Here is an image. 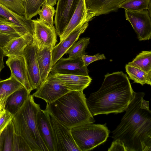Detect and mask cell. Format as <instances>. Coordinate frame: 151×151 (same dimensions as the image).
<instances>
[{"mask_svg":"<svg viewBox=\"0 0 151 151\" xmlns=\"http://www.w3.org/2000/svg\"><path fill=\"white\" fill-rule=\"evenodd\" d=\"M143 92H134L125 113L111 137L123 142L126 151H151V111Z\"/></svg>","mask_w":151,"mask_h":151,"instance_id":"1","label":"cell"},{"mask_svg":"<svg viewBox=\"0 0 151 151\" xmlns=\"http://www.w3.org/2000/svg\"><path fill=\"white\" fill-rule=\"evenodd\" d=\"M101 86L86 99L93 116L122 112L133 98L134 91L127 75L122 71L108 73Z\"/></svg>","mask_w":151,"mask_h":151,"instance_id":"2","label":"cell"},{"mask_svg":"<svg viewBox=\"0 0 151 151\" xmlns=\"http://www.w3.org/2000/svg\"><path fill=\"white\" fill-rule=\"evenodd\" d=\"M83 91H70L54 102L47 104L49 114L68 128L93 123V116L88 107Z\"/></svg>","mask_w":151,"mask_h":151,"instance_id":"3","label":"cell"},{"mask_svg":"<svg viewBox=\"0 0 151 151\" xmlns=\"http://www.w3.org/2000/svg\"><path fill=\"white\" fill-rule=\"evenodd\" d=\"M40 109L30 94L12 119L15 132L25 140L32 151H48L38 129L37 115Z\"/></svg>","mask_w":151,"mask_h":151,"instance_id":"4","label":"cell"},{"mask_svg":"<svg viewBox=\"0 0 151 151\" xmlns=\"http://www.w3.org/2000/svg\"><path fill=\"white\" fill-rule=\"evenodd\" d=\"M71 133L80 151L91 150L105 142L109 131L104 124L89 123L74 127Z\"/></svg>","mask_w":151,"mask_h":151,"instance_id":"5","label":"cell"},{"mask_svg":"<svg viewBox=\"0 0 151 151\" xmlns=\"http://www.w3.org/2000/svg\"><path fill=\"white\" fill-rule=\"evenodd\" d=\"M127 20L131 24L140 41L148 40L151 37V15L147 9L140 11L125 10Z\"/></svg>","mask_w":151,"mask_h":151,"instance_id":"6","label":"cell"},{"mask_svg":"<svg viewBox=\"0 0 151 151\" xmlns=\"http://www.w3.org/2000/svg\"><path fill=\"white\" fill-rule=\"evenodd\" d=\"M70 91L50 73L46 80L32 95L44 100L47 104H50Z\"/></svg>","mask_w":151,"mask_h":151,"instance_id":"7","label":"cell"},{"mask_svg":"<svg viewBox=\"0 0 151 151\" xmlns=\"http://www.w3.org/2000/svg\"><path fill=\"white\" fill-rule=\"evenodd\" d=\"M50 117L55 144V151H80L73 139L71 129L50 115Z\"/></svg>","mask_w":151,"mask_h":151,"instance_id":"8","label":"cell"},{"mask_svg":"<svg viewBox=\"0 0 151 151\" xmlns=\"http://www.w3.org/2000/svg\"><path fill=\"white\" fill-rule=\"evenodd\" d=\"M36 45L33 39L24 51L23 56L29 82L32 90L38 89L42 83L36 55Z\"/></svg>","mask_w":151,"mask_h":151,"instance_id":"9","label":"cell"},{"mask_svg":"<svg viewBox=\"0 0 151 151\" xmlns=\"http://www.w3.org/2000/svg\"><path fill=\"white\" fill-rule=\"evenodd\" d=\"M50 73L89 76L88 70L81 57L61 58L52 66Z\"/></svg>","mask_w":151,"mask_h":151,"instance_id":"10","label":"cell"},{"mask_svg":"<svg viewBox=\"0 0 151 151\" xmlns=\"http://www.w3.org/2000/svg\"><path fill=\"white\" fill-rule=\"evenodd\" d=\"M79 0H58L54 23L56 33L60 36L68 25Z\"/></svg>","mask_w":151,"mask_h":151,"instance_id":"11","label":"cell"},{"mask_svg":"<svg viewBox=\"0 0 151 151\" xmlns=\"http://www.w3.org/2000/svg\"><path fill=\"white\" fill-rule=\"evenodd\" d=\"M126 0H85L86 20L89 22L96 16L115 12Z\"/></svg>","mask_w":151,"mask_h":151,"instance_id":"12","label":"cell"},{"mask_svg":"<svg viewBox=\"0 0 151 151\" xmlns=\"http://www.w3.org/2000/svg\"><path fill=\"white\" fill-rule=\"evenodd\" d=\"M33 20L34 23L33 39L41 48L48 47L52 49L57 42L55 27L48 26L40 19Z\"/></svg>","mask_w":151,"mask_h":151,"instance_id":"13","label":"cell"},{"mask_svg":"<svg viewBox=\"0 0 151 151\" xmlns=\"http://www.w3.org/2000/svg\"><path fill=\"white\" fill-rule=\"evenodd\" d=\"M37 122L40 136L48 151H55V144L50 115L41 109L37 115Z\"/></svg>","mask_w":151,"mask_h":151,"instance_id":"14","label":"cell"},{"mask_svg":"<svg viewBox=\"0 0 151 151\" xmlns=\"http://www.w3.org/2000/svg\"><path fill=\"white\" fill-rule=\"evenodd\" d=\"M88 22H86L81 24L52 48L51 50L52 66L62 58L72 45L77 41L80 35L88 27Z\"/></svg>","mask_w":151,"mask_h":151,"instance_id":"15","label":"cell"},{"mask_svg":"<svg viewBox=\"0 0 151 151\" xmlns=\"http://www.w3.org/2000/svg\"><path fill=\"white\" fill-rule=\"evenodd\" d=\"M0 22H4L13 28L17 25L34 36V23L33 20L27 19L24 17L19 15L0 3Z\"/></svg>","mask_w":151,"mask_h":151,"instance_id":"16","label":"cell"},{"mask_svg":"<svg viewBox=\"0 0 151 151\" xmlns=\"http://www.w3.org/2000/svg\"><path fill=\"white\" fill-rule=\"evenodd\" d=\"M6 63L10 70L11 75L22 84L30 93L33 90L29 82L23 56L9 57Z\"/></svg>","mask_w":151,"mask_h":151,"instance_id":"17","label":"cell"},{"mask_svg":"<svg viewBox=\"0 0 151 151\" xmlns=\"http://www.w3.org/2000/svg\"><path fill=\"white\" fill-rule=\"evenodd\" d=\"M52 74L60 83L71 91H83L89 85L92 81L89 76L58 73Z\"/></svg>","mask_w":151,"mask_h":151,"instance_id":"18","label":"cell"},{"mask_svg":"<svg viewBox=\"0 0 151 151\" xmlns=\"http://www.w3.org/2000/svg\"><path fill=\"white\" fill-rule=\"evenodd\" d=\"M33 40V36L29 33L12 39L1 48L4 56H23L25 47L32 42Z\"/></svg>","mask_w":151,"mask_h":151,"instance_id":"19","label":"cell"},{"mask_svg":"<svg viewBox=\"0 0 151 151\" xmlns=\"http://www.w3.org/2000/svg\"><path fill=\"white\" fill-rule=\"evenodd\" d=\"M86 15L85 0H79L68 25L62 35L59 36L60 41L67 37L81 24L88 22L86 20Z\"/></svg>","mask_w":151,"mask_h":151,"instance_id":"20","label":"cell"},{"mask_svg":"<svg viewBox=\"0 0 151 151\" xmlns=\"http://www.w3.org/2000/svg\"><path fill=\"white\" fill-rule=\"evenodd\" d=\"M35 40L36 45V58L42 83L46 80L51 71L52 49L48 47L41 48Z\"/></svg>","mask_w":151,"mask_h":151,"instance_id":"21","label":"cell"},{"mask_svg":"<svg viewBox=\"0 0 151 151\" xmlns=\"http://www.w3.org/2000/svg\"><path fill=\"white\" fill-rule=\"evenodd\" d=\"M30 94L24 86L17 90L7 98L5 104V109L14 115Z\"/></svg>","mask_w":151,"mask_h":151,"instance_id":"22","label":"cell"},{"mask_svg":"<svg viewBox=\"0 0 151 151\" xmlns=\"http://www.w3.org/2000/svg\"><path fill=\"white\" fill-rule=\"evenodd\" d=\"M24 86L13 76L0 81V105L5 108L8 97L14 92Z\"/></svg>","mask_w":151,"mask_h":151,"instance_id":"23","label":"cell"},{"mask_svg":"<svg viewBox=\"0 0 151 151\" xmlns=\"http://www.w3.org/2000/svg\"><path fill=\"white\" fill-rule=\"evenodd\" d=\"M125 68L129 79L133 80L134 83L142 85L145 84L151 85V72L147 73L128 64L126 65Z\"/></svg>","mask_w":151,"mask_h":151,"instance_id":"24","label":"cell"},{"mask_svg":"<svg viewBox=\"0 0 151 151\" xmlns=\"http://www.w3.org/2000/svg\"><path fill=\"white\" fill-rule=\"evenodd\" d=\"M129 65L147 73L151 72V52L143 51L138 55Z\"/></svg>","mask_w":151,"mask_h":151,"instance_id":"25","label":"cell"},{"mask_svg":"<svg viewBox=\"0 0 151 151\" xmlns=\"http://www.w3.org/2000/svg\"><path fill=\"white\" fill-rule=\"evenodd\" d=\"M119 7L131 11L147 9L151 15V0H126Z\"/></svg>","mask_w":151,"mask_h":151,"instance_id":"26","label":"cell"},{"mask_svg":"<svg viewBox=\"0 0 151 151\" xmlns=\"http://www.w3.org/2000/svg\"><path fill=\"white\" fill-rule=\"evenodd\" d=\"M21 36L12 27L0 22V47L2 48L12 39Z\"/></svg>","mask_w":151,"mask_h":151,"instance_id":"27","label":"cell"},{"mask_svg":"<svg viewBox=\"0 0 151 151\" xmlns=\"http://www.w3.org/2000/svg\"><path fill=\"white\" fill-rule=\"evenodd\" d=\"M90 43V38L83 37L75 42L66 52L69 57H79L86 55L85 50Z\"/></svg>","mask_w":151,"mask_h":151,"instance_id":"28","label":"cell"},{"mask_svg":"<svg viewBox=\"0 0 151 151\" xmlns=\"http://www.w3.org/2000/svg\"><path fill=\"white\" fill-rule=\"evenodd\" d=\"M46 0H24L23 1L25 10L24 17L31 19L38 14L40 7Z\"/></svg>","mask_w":151,"mask_h":151,"instance_id":"29","label":"cell"},{"mask_svg":"<svg viewBox=\"0 0 151 151\" xmlns=\"http://www.w3.org/2000/svg\"><path fill=\"white\" fill-rule=\"evenodd\" d=\"M38 14L40 16V19L48 26L53 27V17L55 10L54 7L47 3L45 1L42 5Z\"/></svg>","mask_w":151,"mask_h":151,"instance_id":"30","label":"cell"},{"mask_svg":"<svg viewBox=\"0 0 151 151\" xmlns=\"http://www.w3.org/2000/svg\"><path fill=\"white\" fill-rule=\"evenodd\" d=\"M14 132V125L12 121L2 132L4 143L3 151H13Z\"/></svg>","mask_w":151,"mask_h":151,"instance_id":"31","label":"cell"},{"mask_svg":"<svg viewBox=\"0 0 151 151\" xmlns=\"http://www.w3.org/2000/svg\"><path fill=\"white\" fill-rule=\"evenodd\" d=\"M0 3L19 15L24 17L25 10L22 0H0Z\"/></svg>","mask_w":151,"mask_h":151,"instance_id":"32","label":"cell"},{"mask_svg":"<svg viewBox=\"0 0 151 151\" xmlns=\"http://www.w3.org/2000/svg\"><path fill=\"white\" fill-rule=\"evenodd\" d=\"M13 151H32L24 139L14 132L13 142Z\"/></svg>","mask_w":151,"mask_h":151,"instance_id":"33","label":"cell"},{"mask_svg":"<svg viewBox=\"0 0 151 151\" xmlns=\"http://www.w3.org/2000/svg\"><path fill=\"white\" fill-rule=\"evenodd\" d=\"M14 116L5 109L3 110L0 116V134L12 120Z\"/></svg>","mask_w":151,"mask_h":151,"instance_id":"34","label":"cell"},{"mask_svg":"<svg viewBox=\"0 0 151 151\" xmlns=\"http://www.w3.org/2000/svg\"><path fill=\"white\" fill-rule=\"evenodd\" d=\"M81 58L84 65L86 67L94 61L106 59L104 54H100L99 53L92 56L83 55L81 56Z\"/></svg>","mask_w":151,"mask_h":151,"instance_id":"35","label":"cell"},{"mask_svg":"<svg viewBox=\"0 0 151 151\" xmlns=\"http://www.w3.org/2000/svg\"><path fill=\"white\" fill-rule=\"evenodd\" d=\"M108 151H124L126 150L124 144L118 139L114 140Z\"/></svg>","mask_w":151,"mask_h":151,"instance_id":"36","label":"cell"},{"mask_svg":"<svg viewBox=\"0 0 151 151\" xmlns=\"http://www.w3.org/2000/svg\"><path fill=\"white\" fill-rule=\"evenodd\" d=\"M4 55L1 47H0V73L1 70L4 67L3 58Z\"/></svg>","mask_w":151,"mask_h":151,"instance_id":"37","label":"cell"},{"mask_svg":"<svg viewBox=\"0 0 151 151\" xmlns=\"http://www.w3.org/2000/svg\"><path fill=\"white\" fill-rule=\"evenodd\" d=\"M57 0H46L45 2L50 5L53 6L56 3Z\"/></svg>","mask_w":151,"mask_h":151,"instance_id":"38","label":"cell"},{"mask_svg":"<svg viewBox=\"0 0 151 151\" xmlns=\"http://www.w3.org/2000/svg\"><path fill=\"white\" fill-rule=\"evenodd\" d=\"M5 109V108L2 106L1 105H0V116L1 114L3 111V110Z\"/></svg>","mask_w":151,"mask_h":151,"instance_id":"39","label":"cell"},{"mask_svg":"<svg viewBox=\"0 0 151 151\" xmlns=\"http://www.w3.org/2000/svg\"><path fill=\"white\" fill-rule=\"evenodd\" d=\"M22 1H24V0H22Z\"/></svg>","mask_w":151,"mask_h":151,"instance_id":"40","label":"cell"}]
</instances>
